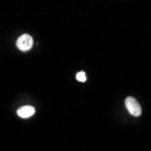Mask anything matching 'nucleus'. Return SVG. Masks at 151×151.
<instances>
[{
	"label": "nucleus",
	"instance_id": "1",
	"mask_svg": "<svg viewBox=\"0 0 151 151\" xmlns=\"http://www.w3.org/2000/svg\"><path fill=\"white\" fill-rule=\"evenodd\" d=\"M33 44H34V41H33L32 36L27 34L21 35L17 41V48L23 52H26L30 50L33 46Z\"/></svg>",
	"mask_w": 151,
	"mask_h": 151
},
{
	"label": "nucleus",
	"instance_id": "2",
	"mask_svg": "<svg viewBox=\"0 0 151 151\" xmlns=\"http://www.w3.org/2000/svg\"><path fill=\"white\" fill-rule=\"evenodd\" d=\"M125 105L131 115L138 117L141 114V107L133 97H128L125 101Z\"/></svg>",
	"mask_w": 151,
	"mask_h": 151
},
{
	"label": "nucleus",
	"instance_id": "3",
	"mask_svg": "<svg viewBox=\"0 0 151 151\" xmlns=\"http://www.w3.org/2000/svg\"><path fill=\"white\" fill-rule=\"evenodd\" d=\"M35 112V109L32 106H24L17 109V114L21 118H29L34 115Z\"/></svg>",
	"mask_w": 151,
	"mask_h": 151
},
{
	"label": "nucleus",
	"instance_id": "4",
	"mask_svg": "<svg viewBox=\"0 0 151 151\" xmlns=\"http://www.w3.org/2000/svg\"><path fill=\"white\" fill-rule=\"evenodd\" d=\"M76 79L80 81H86V75L83 72H81V73H78L77 75H76Z\"/></svg>",
	"mask_w": 151,
	"mask_h": 151
}]
</instances>
